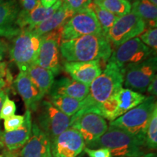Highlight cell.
Masks as SVG:
<instances>
[{"mask_svg": "<svg viewBox=\"0 0 157 157\" xmlns=\"http://www.w3.org/2000/svg\"><path fill=\"white\" fill-rule=\"evenodd\" d=\"M63 4V0H58L50 8H45L40 2V0L34 9L30 11L21 10L17 15L16 23L21 30H32L34 27L47 20L54 12H56Z\"/></svg>", "mask_w": 157, "mask_h": 157, "instance_id": "obj_18", "label": "cell"}, {"mask_svg": "<svg viewBox=\"0 0 157 157\" xmlns=\"http://www.w3.org/2000/svg\"><path fill=\"white\" fill-rule=\"evenodd\" d=\"M70 122L71 117L59 111L49 101L40 103L37 124L48 135L50 142L69 128Z\"/></svg>", "mask_w": 157, "mask_h": 157, "instance_id": "obj_9", "label": "cell"}, {"mask_svg": "<svg viewBox=\"0 0 157 157\" xmlns=\"http://www.w3.org/2000/svg\"><path fill=\"white\" fill-rule=\"evenodd\" d=\"M76 129L82 135L85 146L89 147L106 132L107 121L95 113H85L71 118L70 127Z\"/></svg>", "mask_w": 157, "mask_h": 157, "instance_id": "obj_13", "label": "cell"}, {"mask_svg": "<svg viewBox=\"0 0 157 157\" xmlns=\"http://www.w3.org/2000/svg\"><path fill=\"white\" fill-rule=\"evenodd\" d=\"M145 146L151 150H156L157 148V108L153 111L147 127Z\"/></svg>", "mask_w": 157, "mask_h": 157, "instance_id": "obj_28", "label": "cell"}, {"mask_svg": "<svg viewBox=\"0 0 157 157\" xmlns=\"http://www.w3.org/2000/svg\"><path fill=\"white\" fill-rule=\"evenodd\" d=\"M144 144L136 137L119 127L110 126L106 132L97 141L90 145L89 148H106L112 156L135 157L140 153Z\"/></svg>", "mask_w": 157, "mask_h": 157, "instance_id": "obj_4", "label": "cell"}, {"mask_svg": "<svg viewBox=\"0 0 157 157\" xmlns=\"http://www.w3.org/2000/svg\"><path fill=\"white\" fill-rule=\"evenodd\" d=\"M14 85L17 92L22 98L26 110L30 111H36L44 97L31 82L26 72H19L15 79Z\"/></svg>", "mask_w": 157, "mask_h": 157, "instance_id": "obj_19", "label": "cell"}, {"mask_svg": "<svg viewBox=\"0 0 157 157\" xmlns=\"http://www.w3.org/2000/svg\"><path fill=\"white\" fill-rule=\"evenodd\" d=\"M7 50H8V46L7 43L4 41H0V61L4 58Z\"/></svg>", "mask_w": 157, "mask_h": 157, "instance_id": "obj_36", "label": "cell"}, {"mask_svg": "<svg viewBox=\"0 0 157 157\" xmlns=\"http://www.w3.org/2000/svg\"><path fill=\"white\" fill-rule=\"evenodd\" d=\"M148 1H150L151 2L154 4V5H157V0H148Z\"/></svg>", "mask_w": 157, "mask_h": 157, "instance_id": "obj_42", "label": "cell"}, {"mask_svg": "<svg viewBox=\"0 0 157 157\" xmlns=\"http://www.w3.org/2000/svg\"><path fill=\"white\" fill-rule=\"evenodd\" d=\"M87 8L91 10L95 14L96 18H97L98 23L101 25L102 31L104 34H106L109 29L112 27L114 24L118 17L113 15L112 13H109V11L105 10V9L96 5L93 2H90L87 6Z\"/></svg>", "mask_w": 157, "mask_h": 157, "instance_id": "obj_27", "label": "cell"}, {"mask_svg": "<svg viewBox=\"0 0 157 157\" xmlns=\"http://www.w3.org/2000/svg\"><path fill=\"white\" fill-rule=\"evenodd\" d=\"M84 151L89 157H113L111 151L106 148L95 149L84 148Z\"/></svg>", "mask_w": 157, "mask_h": 157, "instance_id": "obj_33", "label": "cell"}, {"mask_svg": "<svg viewBox=\"0 0 157 157\" xmlns=\"http://www.w3.org/2000/svg\"><path fill=\"white\" fill-rule=\"evenodd\" d=\"M49 101L59 111L69 117L75 115L81 107V101L66 96L50 95Z\"/></svg>", "mask_w": 157, "mask_h": 157, "instance_id": "obj_25", "label": "cell"}, {"mask_svg": "<svg viewBox=\"0 0 157 157\" xmlns=\"http://www.w3.org/2000/svg\"><path fill=\"white\" fill-rule=\"evenodd\" d=\"M123 82L122 69L114 63H108L101 75L90 85L89 93L81 101L80 109L72 117H76L85 113H93L97 108L122 87Z\"/></svg>", "mask_w": 157, "mask_h": 157, "instance_id": "obj_2", "label": "cell"}, {"mask_svg": "<svg viewBox=\"0 0 157 157\" xmlns=\"http://www.w3.org/2000/svg\"><path fill=\"white\" fill-rule=\"evenodd\" d=\"M154 153H148V154H146V153H144L143 151H140L135 157H152L154 156Z\"/></svg>", "mask_w": 157, "mask_h": 157, "instance_id": "obj_40", "label": "cell"}, {"mask_svg": "<svg viewBox=\"0 0 157 157\" xmlns=\"http://www.w3.org/2000/svg\"><path fill=\"white\" fill-rule=\"evenodd\" d=\"M6 71H7V66L4 62H0V78H3L6 75Z\"/></svg>", "mask_w": 157, "mask_h": 157, "instance_id": "obj_39", "label": "cell"}, {"mask_svg": "<svg viewBox=\"0 0 157 157\" xmlns=\"http://www.w3.org/2000/svg\"><path fill=\"white\" fill-rule=\"evenodd\" d=\"M19 11L15 0L0 4V36L13 39L20 34L21 29L16 23Z\"/></svg>", "mask_w": 157, "mask_h": 157, "instance_id": "obj_20", "label": "cell"}, {"mask_svg": "<svg viewBox=\"0 0 157 157\" xmlns=\"http://www.w3.org/2000/svg\"><path fill=\"white\" fill-rule=\"evenodd\" d=\"M154 96L146 97L144 101L133 108L124 114L110 121V126L122 129L136 137L145 146V137L147 127L154 110L157 108Z\"/></svg>", "mask_w": 157, "mask_h": 157, "instance_id": "obj_3", "label": "cell"}, {"mask_svg": "<svg viewBox=\"0 0 157 157\" xmlns=\"http://www.w3.org/2000/svg\"><path fill=\"white\" fill-rule=\"evenodd\" d=\"M112 47L103 33L87 34L62 42L60 52L66 62H106Z\"/></svg>", "mask_w": 157, "mask_h": 157, "instance_id": "obj_1", "label": "cell"}, {"mask_svg": "<svg viewBox=\"0 0 157 157\" xmlns=\"http://www.w3.org/2000/svg\"><path fill=\"white\" fill-rule=\"evenodd\" d=\"M146 30V23L137 15L130 12L128 14L118 17L105 34L111 44L119 46L140 34Z\"/></svg>", "mask_w": 157, "mask_h": 157, "instance_id": "obj_10", "label": "cell"}, {"mask_svg": "<svg viewBox=\"0 0 157 157\" xmlns=\"http://www.w3.org/2000/svg\"><path fill=\"white\" fill-rule=\"evenodd\" d=\"M41 38L32 30L23 29L13 38L10 48V57L20 71L26 72L35 64L41 44Z\"/></svg>", "mask_w": 157, "mask_h": 157, "instance_id": "obj_5", "label": "cell"}, {"mask_svg": "<svg viewBox=\"0 0 157 157\" xmlns=\"http://www.w3.org/2000/svg\"><path fill=\"white\" fill-rule=\"evenodd\" d=\"M26 73L43 97L49 93L55 81V75L51 71L33 64Z\"/></svg>", "mask_w": 157, "mask_h": 157, "instance_id": "obj_23", "label": "cell"}, {"mask_svg": "<svg viewBox=\"0 0 157 157\" xmlns=\"http://www.w3.org/2000/svg\"><path fill=\"white\" fill-rule=\"evenodd\" d=\"M16 111V105L15 102L12 101L9 98L8 96L6 98L5 102H4L2 108L1 113H0V119H5L15 115Z\"/></svg>", "mask_w": 157, "mask_h": 157, "instance_id": "obj_31", "label": "cell"}, {"mask_svg": "<svg viewBox=\"0 0 157 157\" xmlns=\"http://www.w3.org/2000/svg\"><path fill=\"white\" fill-rule=\"evenodd\" d=\"M138 38L142 41L143 44L148 46L156 53L157 50V29H148L145 32L138 36Z\"/></svg>", "mask_w": 157, "mask_h": 157, "instance_id": "obj_29", "label": "cell"}, {"mask_svg": "<svg viewBox=\"0 0 157 157\" xmlns=\"http://www.w3.org/2000/svg\"><path fill=\"white\" fill-rule=\"evenodd\" d=\"M7 86V83L3 78H0V90H5V88Z\"/></svg>", "mask_w": 157, "mask_h": 157, "instance_id": "obj_41", "label": "cell"}, {"mask_svg": "<svg viewBox=\"0 0 157 157\" xmlns=\"http://www.w3.org/2000/svg\"><path fill=\"white\" fill-rule=\"evenodd\" d=\"M21 157H52L51 142L36 123L32 124L28 142L21 152Z\"/></svg>", "mask_w": 157, "mask_h": 157, "instance_id": "obj_16", "label": "cell"}, {"mask_svg": "<svg viewBox=\"0 0 157 157\" xmlns=\"http://www.w3.org/2000/svg\"><path fill=\"white\" fill-rule=\"evenodd\" d=\"M61 29H56L43 35L35 64L51 71L54 75L60 71V45L61 44Z\"/></svg>", "mask_w": 157, "mask_h": 157, "instance_id": "obj_12", "label": "cell"}, {"mask_svg": "<svg viewBox=\"0 0 157 157\" xmlns=\"http://www.w3.org/2000/svg\"><path fill=\"white\" fill-rule=\"evenodd\" d=\"M146 92L150 94L151 96L156 97L157 95V76L156 75L153 78L151 82L148 84V87L146 89Z\"/></svg>", "mask_w": 157, "mask_h": 157, "instance_id": "obj_35", "label": "cell"}, {"mask_svg": "<svg viewBox=\"0 0 157 157\" xmlns=\"http://www.w3.org/2000/svg\"><path fill=\"white\" fill-rule=\"evenodd\" d=\"M141 17L148 29L156 28L157 7L156 5L148 0H134L131 4V11Z\"/></svg>", "mask_w": 157, "mask_h": 157, "instance_id": "obj_24", "label": "cell"}, {"mask_svg": "<svg viewBox=\"0 0 157 157\" xmlns=\"http://www.w3.org/2000/svg\"><path fill=\"white\" fill-rule=\"evenodd\" d=\"M58 0H40V2L45 8H50L57 2Z\"/></svg>", "mask_w": 157, "mask_h": 157, "instance_id": "obj_37", "label": "cell"}, {"mask_svg": "<svg viewBox=\"0 0 157 157\" xmlns=\"http://www.w3.org/2000/svg\"><path fill=\"white\" fill-rule=\"evenodd\" d=\"M156 56L144 61L127 65L122 69L123 84L127 89L141 94L145 93L149 83L156 75Z\"/></svg>", "mask_w": 157, "mask_h": 157, "instance_id": "obj_7", "label": "cell"}, {"mask_svg": "<svg viewBox=\"0 0 157 157\" xmlns=\"http://www.w3.org/2000/svg\"><path fill=\"white\" fill-rule=\"evenodd\" d=\"M89 86L74 79L63 77L54 81L49 95H62L82 101L89 93Z\"/></svg>", "mask_w": 157, "mask_h": 157, "instance_id": "obj_21", "label": "cell"}, {"mask_svg": "<svg viewBox=\"0 0 157 157\" xmlns=\"http://www.w3.org/2000/svg\"><path fill=\"white\" fill-rule=\"evenodd\" d=\"M103 33L101 26L91 10L77 12L66 21L61 29L62 42L87 34Z\"/></svg>", "mask_w": 157, "mask_h": 157, "instance_id": "obj_8", "label": "cell"}, {"mask_svg": "<svg viewBox=\"0 0 157 157\" xmlns=\"http://www.w3.org/2000/svg\"><path fill=\"white\" fill-rule=\"evenodd\" d=\"M39 1V0H19L20 4L23 7V10L25 11H30L34 9Z\"/></svg>", "mask_w": 157, "mask_h": 157, "instance_id": "obj_34", "label": "cell"}, {"mask_svg": "<svg viewBox=\"0 0 157 157\" xmlns=\"http://www.w3.org/2000/svg\"><path fill=\"white\" fill-rule=\"evenodd\" d=\"M154 53V51L143 44L138 37H135L119 45L114 51H112L108 62L114 63L123 69L127 65L144 61L152 57Z\"/></svg>", "mask_w": 157, "mask_h": 157, "instance_id": "obj_11", "label": "cell"}, {"mask_svg": "<svg viewBox=\"0 0 157 157\" xmlns=\"http://www.w3.org/2000/svg\"><path fill=\"white\" fill-rule=\"evenodd\" d=\"M146 96L132 90L121 87L93 113L112 121L144 101Z\"/></svg>", "mask_w": 157, "mask_h": 157, "instance_id": "obj_6", "label": "cell"}, {"mask_svg": "<svg viewBox=\"0 0 157 157\" xmlns=\"http://www.w3.org/2000/svg\"><path fill=\"white\" fill-rule=\"evenodd\" d=\"M23 122H24V116L15 114L7 118L4 121L5 132H11L18 129L22 126Z\"/></svg>", "mask_w": 157, "mask_h": 157, "instance_id": "obj_30", "label": "cell"}, {"mask_svg": "<svg viewBox=\"0 0 157 157\" xmlns=\"http://www.w3.org/2000/svg\"><path fill=\"white\" fill-rule=\"evenodd\" d=\"M7 96L8 95H7L6 90H0V113H1V110H2V108L4 102H5L6 98H7Z\"/></svg>", "mask_w": 157, "mask_h": 157, "instance_id": "obj_38", "label": "cell"}, {"mask_svg": "<svg viewBox=\"0 0 157 157\" xmlns=\"http://www.w3.org/2000/svg\"><path fill=\"white\" fill-rule=\"evenodd\" d=\"M32 127L31 112L26 110L22 126L11 132H0V147L10 152L22 148L28 142Z\"/></svg>", "mask_w": 157, "mask_h": 157, "instance_id": "obj_15", "label": "cell"}, {"mask_svg": "<svg viewBox=\"0 0 157 157\" xmlns=\"http://www.w3.org/2000/svg\"><path fill=\"white\" fill-rule=\"evenodd\" d=\"M75 12L68 8L63 3L48 19L45 20L32 29L35 34L42 36L51 31L60 29L63 26L70 17L75 14Z\"/></svg>", "mask_w": 157, "mask_h": 157, "instance_id": "obj_22", "label": "cell"}, {"mask_svg": "<svg viewBox=\"0 0 157 157\" xmlns=\"http://www.w3.org/2000/svg\"><path fill=\"white\" fill-rule=\"evenodd\" d=\"M85 143L81 134L69 127L51 142L52 157H77L84 150Z\"/></svg>", "mask_w": 157, "mask_h": 157, "instance_id": "obj_14", "label": "cell"}, {"mask_svg": "<svg viewBox=\"0 0 157 157\" xmlns=\"http://www.w3.org/2000/svg\"><path fill=\"white\" fill-rule=\"evenodd\" d=\"M2 2H4V1L3 0H0V4H2Z\"/></svg>", "mask_w": 157, "mask_h": 157, "instance_id": "obj_43", "label": "cell"}, {"mask_svg": "<svg viewBox=\"0 0 157 157\" xmlns=\"http://www.w3.org/2000/svg\"><path fill=\"white\" fill-rule=\"evenodd\" d=\"M92 2L93 0H63V3L75 13L87 9Z\"/></svg>", "mask_w": 157, "mask_h": 157, "instance_id": "obj_32", "label": "cell"}, {"mask_svg": "<svg viewBox=\"0 0 157 157\" xmlns=\"http://www.w3.org/2000/svg\"><path fill=\"white\" fill-rule=\"evenodd\" d=\"M152 157H156V154H154V156H153Z\"/></svg>", "mask_w": 157, "mask_h": 157, "instance_id": "obj_44", "label": "cell"}, {"mask_svg": "<svg viewBox=\"0 0 157 157\" xmlns=\"http://www.w3.org/2000/svg\"><path fill=\"white\" fill-rule=\"evenodd\" d=\"M63 68L74 80L89 87L103 71L99 61L66 62Z\"/></svg>", "mask_w": 157, "mask_h": 157, "instance_id": "obj_17", "label": "cell"}, {"mask_svg": "<svg viewBox=\"0 0 157 157\" xmlns=\"http://www.w3.org/2000/svg\"><path fill=\"white\" fill-rule=\"evenodd\" d=\"M93 2L118 17L128 14L131 11L129 0H93Z\"/></svg>", "mask_w": 157, "mask_h": 157, "instance_id": "obj_26", "label": "cell"}]
</instances>
